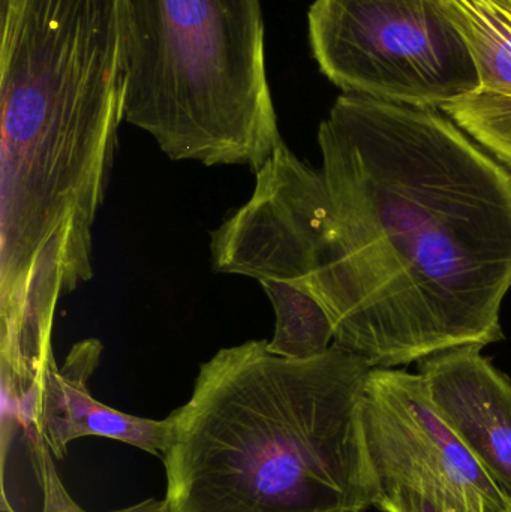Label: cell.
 <instances>
[{"instance_id":"obj_1","label":"cell","mask_w":511,"mask_h":512,"mask_svg":"<svg viewBox=\"0 0 511 512\" xmlns=\"http://www.w3.org/2000/svg\"><path fill=\"white\" fill-rule=\"evenodd\" d=\"M329 209L303 292L372 367L503 339L511 173L453 120L344 93L318 129Z\"/></svg>"},{"instance_id":"obj_2","label":"cell","mask_w":511,"mask_h":512,"mask_svg":"<svg viewBox=\"0 0 511 512\" xmlns=\"http://www.w3.org/2000/svg\"><path fill=\"white\" fill-rule=\"evenodd\" d=\"M374 367L333 345L284 358L267 340L201 364L162 457L171 512H366L380 487L363 402Z\"/></svg>"},{"instance_id":"obj_3","label":"cell","mask_w":511,"mask_h":512,"mask_svg":"<svg viewBox=\"0 0 511 512\" xmlns=\"http://www.w3.org/2000/svg\"><path fill=\"white\" fill-rule=\"evenodd\" d=\"M125 120L173 161L257 173L282 143L260 0H119Z\"/></svg>"},{"instance_id":"obj_4","label":"cell","mask_w":511,"mask_h":512,"mask_svg":"<svg viewBox=\"0 0 511 512\" xmlns=\"http://www.w3.org/2000/svg\"><path fill=\"white\" fill-rule=\"evenodd\" d=\"M308 26L321 72L345 93L437 110L482 87L444 0H315Z\"/></svg>"},{"instance_id":"obj_5","label":"cell","mask_w":511,"mask_h":512,"mask_svg":"<svg viewBox=\"0 0 511 512\" xmlns=\"http://www.w3.org/2000/svg\"><path fill=\"white\" fill-rule=\"evenodd\" d=\"M465 345L420 361L426 391L489 477L511 498V381Z\"/></svg>"},{"instance_id":"obj_6","label":"cell","mask_w":511,"mask_h":512,"mask_svg":"<svg viewBox=\"0 0 511 512\" xmlns=\"http://www.w3.org/2000/svg\"><path fill=\"white\" fill-rule=\"evenodd\" d=\"M98 339L75 343L62 366L48 375L42 408L41 436L54 457H65L68 445L86 436L123 442L152 456L164 457L173 441L174 421L150 420L98 402L87 382L101 363Z\"/></svg>"},{"instance_id":"obj_7","label":"cell","mask_w":511,"mask_h":512,"mask_svg":"<svg viewBox=\"0 0 511 512\" xmlns=\"http://www.w3.org/2000/svg\"><path fill=\"white\" fill-rule=\"evenodd\" d=\"M444 2L482 87L441 110L511 173V0Z\"/></svg>"},{"instance_id":"obj_8","label":"cell","mask_w":511,"mask_h":512,"mask_svg":"<svg viewBox=\"0 0 511 512\" xmlns=\"http://www.w3.org/2000/svg\"><path fill=\"white\" fill-rule=\"evenodd\" d=\"M369 387L386 402L426 459L465 498L488 512H511V498L489 477L438 411L419 373L374 367Z\"/></svg>"},{"instance_id":"obj_9","label":"cell","mask_w":511,"mask_h":512,"mask_svg":"<svg viewBox=\"0 0 511 512\" xmlns=\"http://www.w3.org/2000/svg\"><path fill=\"white\" fill-rule=\"evenodd\" d=\"M363 421L383 512H488L465 498L417 448L383 399L369 387Z\"/></svg>"},{"instance_id":"obj_10","label":"cell","mask_w":511,"mask_h":512,"mask_svg":"<svg viewBox=\"0 0 511 512\" xmlns=\"http://www.w3.org/2000/svg\"><path fill=\"white\" fill-rule=\"evenodd\" d=\"M275 310V333L267 348L284 358L317 357L335 345L326 309L312 295L285 283H261Z\"/></svg>"},{"instance_id":"obj_11","label":"cell","mask_w":511,"mask_h":512,"mask_svg":"<svg viewBox=\"0 0 511 512\" xmlns=\"http://www.w3.org/2000/svg\"><path fill=\"white\" fill-rule=\"evenodd\" d=\"M26 439L30 457H32L33 466L38 471L39 484H41L42 512H87L72 501L71 496L63 487L53 465V454L48 450L42 436L29 435L26 436ZM111 512H171V510L165 499L162 501L149 499V501L140 502L134 507Z\"/></svg>"}]
</instances>
